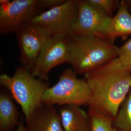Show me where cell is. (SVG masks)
<instances>
[{
  "mask_svg": "<svg viewBox=\"0 0 131 131\" xmlns=\"http://www.w3.org/2000/svg\"><path fill=\"white\" fill-rule=\"evenodd\" d=\"M84 75L90 90L89 106L114 119L131 89V72L117 58Z\"/></svg>",
  "mask_w": 131,
  "mask_h": 131,
  "instance_id": "1",
  "label": "cell"
},
{
  "mask_svg": "<svg viewBox=\"0 0 131 131\" xmlns=\"http://www.w3.org/2000/svg\"><path fill=\"white\" fill-rule=\"evenodd\" d=\"M118 50L105 38L71 36L69 63L76 74L85 75L117 58Z\"/></svg>",
  "mask_w": 131,
  "mask_h": 131,
  "instance_id": "2",
  "label": "cell"
},
{
  "mask_svg": "<svg viewBox=\"0 0 131 131\" xmlns=\"http://www.w3.org/2000/svg\"><path fill=\"white\" fill-rule=\"evenodd\" d=\"M0 84L20 106L25 121L43 104V94L49 88L46 81L34 77L24 66L18 67L12 76L1 75Z\"/></svg>",
  "mask_w": 131,
  "mask_h": 131,
  "instance_id": "3",
  "label": "cell"
},
{
  "mask_svg": "<svg viewBox=\"0 0 131 131\" xmlns=\"http://www.w3.org/2000/svg\"><path fill=\"white\" fill-rule=\"evenodd\" d=\"M71 69L66 70L58 82L45 91L42 98L44 104L54 106L88 105L90 99L89 84L84 79H79Z\"/></svg>",
  "mask_w": 131,
  "mask_h": 131,
  "instance_id": "4",
  "label": "cell"
},
{
  "mask_svg": "<svg viewBox=\"0 0 131 131\" xmlns=\"http://www.w3.org/2000/svg\"><path fill=\"white\" fill-rule=\"evenodd\" d=\"M78 12V0H67L62 4L40 12L28 23L46 27L52 36H72Z\"/></svg>",
  "mask_w": 131,
  "mask_h": 131,
  "instance_id": "5",
  "label": "cell"
},
{
  "mask_svg": "<svg viewBox=\"0 0 131 131\" xmlns=\"http://www.w3.org/2000/svg\"><path fill=\"white\" fill-rule=\"evenodd\" d=\"M16 34L19 61L30 72L42 49L52 36V33L46 27L27 23L19 28Z\"/></svg>",
  "mask_w": 131,
  "mask_h": 131,
  "instance_id": "6",
  "label": "cell"
},
{
  "mask_svg": "<svg viewBox=\"0 0 131 131\" xmlns=\"http://www.w3.org/2000/svg\"><path fill=\"white\" fill-rule=\"evenodd\" d=\"M70 36H52L42 49L30 71L34 77L47 81L49 73L53 68L69 63Z\"/></svg>",
  "mask_w": 131,
  "mask_h": 131,
  "instance_id": "7",
  "label": "cell"
},
{
  "mask_svg": "<svg viewBox=\"0 0 131 131\" xmlns=\"http://www.w3.org/2000/svg\"><path fill=\"white\" fill-rule=\"evenodd\" d=\"M111 19L88 0H78L77 15L72 36H91L106 39Z\"/></svg>",
  "mask_w": 131,
  "mask_h": 131,
  "instance_id": "8",
  "label": "cell"
},
{
  "mask_svg": "<svg viewBox=\"0 0 131 131\" xmlns=\"http://www.w3.org/2000/svg\"><path fill=\"white\" fill-rule=\"evenodd\" d=\"M42 8L39 0H14L0 6V34L16 33Z\"/></svg>",
  "mask_w": 131,
  "mask_h": 131,
  "instance_id": "9",
  "label": "cell"
},
{
  "mask_svg": "<svg viewBox=\"0 0 131 131\" xmlns=\"http://www.w3.org/2000/svg\"><path fill=\"white\" fill-rule=\"evenodd\" d=\"M25 122L27 131H64L59 111L52 105L43 104Z\"/></svg>",
  "mask_w": 131,
  "mask_h": 131,
  "instance_id": "10",
  "label": "cell"
},
{
  "mask_svg": "<svg viewBox=\"0 0 131 131\" xmlns=\"http://www.w3.org/2000/svg\"><path fill=\"white\" fill-rule=\"evenodd\" d=\"M58 111L64 131H91L89 113L79 106L64 105Z\"/></svg>",
  "mask_w": 131,
  "mask_h": 131,
  "instance_id": "11",
  "label": "cell"
},
{
  "mask_svg": "<svg viewBox=\"0 0 131 131\" xmlns=\"http://www.w3.org/2000/svg\"><path fill=\"white\" fill-rule=\"evenodd\" d=\"M131 36V13L125 0L121 1L118 9L112 18L108 28L106 39L114 43L117 38L125 40Z\"/></svg>",
  "mask_w": 131,
  "mask_h": 131,
  "instance_id": "12",
  "label": "cell"
},
{
  "mask_svg": "<svg viewBox=\"0 0 131 131\" xmlns=\"http://www.w3.org/2000/svg\"><path fill=\"white\" fill-rule=\"evenodd\" d=\"M11 94L0 93V131H13L20 124V114Z\"/></svg>",
  "mask_w": 131,
  "mask_h": 131,
  "instance_id": "13",
  "label": "cell"
},
{
  "mask_svg": "<svg viewBox=\"0 0 131 131\" xmlns=\"http://www.w3.org/2000/svg\"><path fill=\"white\" fill-rule=\"evenodd\" d=\"M114 125L119 131H131V89L114 119Z\"/></svg>",
  "mask_w": 131,
  "mask_h": 131,
  "instance_id": "14",
  "label": "cell"
},
{
  "mask_svg": "<svg viewBox=\"0 0 131 131\" xmlns=\"http://www.w3.org/2000/svg\"><path fill=\"white\" fill-rule=\"evenodd\" d=\"M91 131H120L114 125V118L89 108Z\"/></svg>",
  "mask_w": 131,
  "mask_h": 131,
  "instance_id": "15",
  "label": "cell"
},
{
  "mask_svg": "<svg viewBox=\"0 0 131 131\" xmlns=\"http://www.w3.org/2000/svg\"><path fill=\"white\" fill-rule=\"evenodd\" d=\"M90 3L111 18L118 9L121 1L118 0H88Z\"/></svg>",
  "mask_w": 131,
  "mask_h": 131,
  "instance_id": "16",
  "label": "cell"
},
{
  "mask_svg": "<svg viewBox=\"0 0 131 131\" xmlns=\"http://www.w3.org/2000/svg\"><path fill=\"white\" fill-rule=\"evenodd\" d=\"M117 58L124 68L131 72V39L119 48Z\"/></svg>",
  "mask_w": 131,
  "mask_h": 131,
  "instance_id": "17",
  "label": "cell"
},
{
  "mask_svg": "<svg viewBox=\"0 0 131 131\" xmlns=\"http://www.w3.org/2000/svg\"><path fill=\"white\" fill-rule=\"evenodd\" d=\"M42 8L51 9L62 4L66 0H39Z\"/></svg>",
  "mask_w": 131,
  "mask_h": 131,
  "instance_id": "18",
  "label": "cell"
},
{
  "mask_svg": "<svg viewBox=\"0 0 131 131\" xmlns=\"http://www.w3.org/2000/svg\"><path fill=\"white\" fill-rule=\"evenodd\" d=\"M14 131H27V128L26 125L24 123L23 117H21V119L20 124L16 129V130Z\"/></svg>",
  "mask_w": 131,
  "mask_h": 131,
  "instance_id": "19",
  "label": "cell"
},
{
  "mask_svg": "<svg viewBox=\"0 0 131 131\" xmlns=\"http://www.w3.org/2000/svg\"><path fill=\"white\" fill-rule=\"evenodd\" d=\"M11 1L9 0H1L0 1V5L1 6H5L8 5Z\"/></svg>",
  "mask_w": 131,
  "mask_h": 131,
  "instance_id": "20",
  "label": "cell"
},
{
  "mask_svg": "<svg viewBox=\"0 0 131 131\" xmlns=\"http://www.w3.org/2000/svg\"><path fill=\"white\" fill-rule=\"evenodd\" d=\"M128 9L131 13V0H125Z\"/></svg>",
  "mask_w": 131,
  "mask_h": 131,
  "instance_id": "21",
  "label": "cell"
}]
</instances>
